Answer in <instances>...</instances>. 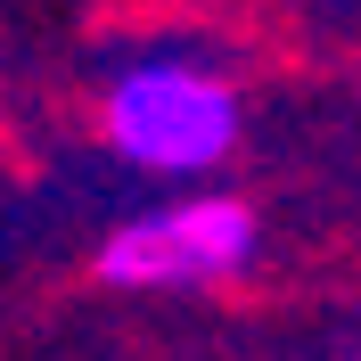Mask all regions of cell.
<instances>
[{
    "mask_svg": "<svg viewBox=\"0 0 361 361\" xmlns=\"http://www.w3.org/2000/svg\"><path fill=\"white\" fill-rule=\"evenodd\" d=\"M99 132L140 173H214L238 148L247 115H238V90L214 66H197V58H140V66H123L107 82Z\"/></svg>",
    "mask_w": 361,
    "mask_h": 361,
    "instance_id": "cell-1",
    "label": "cell"
},
{
    "mask_svg": "<svg viewBox=\"0 0 361 361\" xmlns=\"http://www.w3.org/2000/svg\"><path fill=\"white\" fill-rule=\"evenodd\" d=\"M255 205L247 197H173L132 214L123 230L99 238V279L123 295H180V288H214L238 279L255 263Z\"/></svg>",
    "mask_w": 361,
    "mask_h": 361,
    "instance_id": "cell-2",
    "label": "cell"
}]
</instances>
